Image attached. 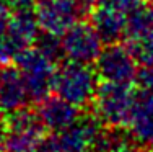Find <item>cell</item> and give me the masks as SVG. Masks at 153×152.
Segmentation results:
<instances>
[{
    "label": "cell",
    "instance_id": "1",
    "mask_svg": "<svg viewBox=\"0 0 153 152\" xmlns=\"http://www.w3.org/2000/svg\"><path fill=\"white\" fill-rule=\"evenodd\" d=\"M98 82L100 77L90 64L67 61L56 70L54 93L78 108H86L93 103L94 93L100 85Z\"/></svg>",
    "mask_w": 153,
    "mask_h": 152
},
{
    "label": "cell",
    "instance_id": "2",
    "mask_svg": "<svg viewBox=\"0 0 153 152\" xmlns=\"http://www.w3.org/2000/svg\"><path fill=\"white\" fill-rule=\"evenodd\" d=\"M41 33L33 0H12V18L7 30L0 34V48L7 59H16L34 44Z\"/></svg>",
    "mask_w": 153,
    "mask_h": 152
},
{
    "label": "cell",
    "instance_id": "3",
    "mask_svg": "<svg viewBox=\"0 0 153 152\" xmlns=\"http://www.w3.org/2000/svg\"><path fill=\"white\" fill-rule=\"evenodd\" d=\"M135 92L130 84L103 82L93 98V113L104 126H124L129 123L135 105Z\"/></svg>",
    "mask_w": 153,
    "mask_h": 152
},
{
    "label": "cell",
    "instance_id": "4",
    "mask_svg": "<svg viewBox=\"0 0 153 152\" xmlns=\"http://www.w3.org/2000/svg\"><path fill=\"white\" fill-rule=\"evenodd\" d=\"M5 149L8 152H38L46 139V126L38 111L21 108L5 116Z\"/></svg>",
    "mask_w": 153,
    "mask_h": 152
},
{
    "label": "cell",
    "instance_id": "5",
    "mask_svg": "<svg viewBox=\"0 0 153 152\" xmlns=\"http://www.w3.org/2000/svg\"><path fill=\"white\" fill-rule=\"evenodd\" d=\"M56 61L49 59L39 49L30 48L16 57V67L20 69L31 95V101H42L54 92Z\"/></svg>",
    "mask_w": 153,
    "mask_h": 152
},
{
    "label": "cell",
    "instance_id": "6",
    "mask_svg": "<svg viewBox=\"0 0 153 152\" xmlns=\"http://www.w3.org/2000/svg\"><path fill=\"white\" fill-rule=\"evenodd\" d=\"M104 124L96 115H80L78 119L67 128L52 133L46 142L57 152H94V146Z\"/></svg>",
    "mask_w": 153,
    "mask_h": 152
},
{
    "label": "cell",
    "instance_id": "7",
    "mask_svg": "<svg viewBox=\"0 0 153 152\" xmlns=\"http://www.w3.org/2000/svg\"><path fill=\"white\" fill-rule=\"evenodd\" d=\"M94 70L100 80L103 82L134 84L138 64L127 46L114 43V44H104L94 62Z\"/></svg>",
    "mask_w": 153,
    "mask_h": 152
},
{
    "label": "cell",
    "instance_id": "8",
    "mask_svg": "<svg viewBox=\"0 0 153 152\" xmlns=\"http://www.w3.org/2000/svg\"><path fill=\"white\" fill-rule=\"evenodd\" d=\"M60 38L64 59L82 64L96 62L104 44L96 30L93 28V25L86 21H76Z\"/></svg>",
    "mask_w": 153,
    "mask_h": 152
},
{
    "label": "cell",
    "instance_id": "9",
    "mask_svg": "<svg viewBox=\"0 0 153 152\" xmlns=\"http://www.w3.org/2000/svg\"><path fill=\"white\" fill-rule=\"evenodd\" d=\"M34 10L41 31L62 36L82 18L74 0H34Z\"/></svg>",
    "mask_w": 153,
    "mask_h": 152
},
{
    "label": "cell",
    "instance_id": "10",
    "mask_svg": "<svg viewBox=\"0 0 153 152\" xmlns=\"http://www.w3.org/2000/svg\"><path fill=\"white\" fill-rule=\"evenodd\" d=\"M31 101L25 79L18 67H3L0 70V113L12 115L15 111L26 108Z\"/></svg>",
    "mask_w": 153,
    "mask_h": 152
},
{
    "label": "cell",
    "instance_id": "11",
    "mask_svg": "<svg viewBox=\"0 0 153 152\" xmlns=\"http://www.w3.org/2000/svg\"><path fill=\"white\" fill-rule=\"evenodd\" d=\"M129 129L137 144L147 149L153 147V92H140L129 118Z\"/></svg>",
    "mask_w": 153,
    "mask_h": 152
},
{
    "label": "cell",
    "instance_id": "12",
    "mask_svg": "<svg viewBox=\"0 0 153 152\" xmlns=\"http://www.w3.org/2000/svg\"><path fill=\"white\" fill-rule=\"evenodd\" d=\"M38 113L41 116L47 131L57 133L60 129L67 128L74 121L78 119L80 113L78 106L72 105L70 101L60 98L59 95H49L47 98L39 101Z\"/></svg>",
    "mask_w": 153,
    "mask_h": 152
},
{
    "label": "cell",
    "instance_id": "13",
    "mask_svg": "<svg viewBox=\"0 0 153 152\" xmlns=\"http://www.w3.org/2000/svg\"><path fill=\"white\" fill-rule=\"evenodd\" d=\"M91 25L100 34L104 44H114L126 38L127 31V15L119 10L109 8L104 5H98L90 13Z\"/></svg>",
    "mask_w": 153,
    "mask_h": 152
},
{
    "label": "cell",
    "instance_id": "14",
    "mask_svg": "<svg viewBox=\"0 0 153 152\" xmlns=\"http://www.w3.org/2000/svg\"><path fill=\"white\" fill-rule=\"evenodd\" d=\"M135 137L124 126H104L94 146V152H132L135 151Z\"/></svg>",
    "mask_w": 153,
    "mask_h": 152
},
{
    "label": "cell",
    "instance_id": "15",
    "mask_svg": "<svg viewBox=\"0 0 153 152\" xmlns=\"http://www.w3.org/2000/svg\"><path fill=\"white\" fill-rule=\"evenodd\" d=\"M152 31H153V5L143 2L142 5H138L137 8L127 13L126 39L142 36L145 33H152Z\"/></svg>",
    "mask_w": 153,
    "mask_h": 152
},
{
    "label": "cell",
    "instance_id": "16",
    "mask_svg": "<svg viewBox=\"0 0 153 152\" xmlns=\"http://www.w3.org/2000/svg\"><path fill=\"white\" fill-rule=\"evenodd\" d=\"M127 48L138 66L153 67V31L135 38H127Z\"/></svg>",
    "mask_w": 153,
    "mask_h": 152
},
{
    "label": "cell",
    "instance_id": "17",
    "mask_svg": "<svg viewBox=\"0 0 153 152\" xmlns=\"http://www.w3.org/2000/svg\"><path fill=\"white\" fill-rule=\"evenodd\" d=\"M34 48L39 49L42 54H46L49 59L59 61L64 57V51H62V38L52 33H46L41 31L38 34V38L34 39Z\"/></svg>",
    "mask_w": 153,
    "mask_h": 152
},
{
    "label": "cell",
    "instance_id": "18",
    "mask_svg": "<svg viewBox=\"0 0 153 152\" xmlns=\"http://www.w3.org/2000/svg\"><path fill=\"white\" fill-rule=\"evenodd\" d=\"M134 84L140 92H153V67L140 66L134 79Z\"/></svg>",
    "mask_w": 153,
    "mask_h": 152
},
{
    "label": "cell",
    "instance_id": "19",
    "mask_svg": "<svg viewBox=\"0 0 153 152\" xmlns=\"http://www.w3.org/2000/svg\"><path fill=\"white\" fill-rule=\"evenodd\" d=\"M145 0H100V5L109 7V8L119 10L122 13H129L132 12L134 8H137L138 5H142Z\"/></svg>",
    "mask_w": 153,
    "mask_h": 152
},
{
    "label": "cell",
    "instance_id": "20",
    "mask_svg": "<svg viewBox=\"0 0 153 152\" xmlns=\"http://www.w3.org/2000/svg\"><path fill=\"white\" fill-rule=\"evenodd\" d=\"M74 2L78 7V10L82 12V15H90L100 5V0H74Z\"/></svg>",
    "mask_w": 153,
    "mask_h": 152
},
{
    "label": "cell",
    "instance_id": "21",
    "mask_svg": "<svg viewBox=\"0 0 153 152\" xmlns=\"http://www.w3.org/2000/svg\"><path fill=\"white\" fill-rule=\"evenodd\" d=\"M5 149V123L0 121V152Z\"/></svg>",
    "mask_w": 153,
    "mask_h": 152
},
{
    "label": "cell",
    "instance_id": "22",
    "mask_svg": "<svg viewBox=\"0 0 153 152\" xmlns=\"http://www.w3.org/2000/svg\"><path fill=\"white\" fill-rule=\"evenodd\" d=\"M38 152H57L56 149H54L52 146H49V144L46 142V139L42 141V144H41V147L38 149Z\"/></svg>",
    "mask_w": 153,
    "mask_h": 152
},
{
    "label": "cell",
    "instance_id": "23",
    "mask_svg": "<svg viewBox=\"0 0 153 152\" xmlns=\"http://www.w3.org/2000/svg\"><path fill=\"white\" fill-rule=\"evenodd\" d=\"M7 61H8V59H7V56H5V54H3V51H2V48H0V64L7 62Z\"/></svg>",
    "mask_w": 153,
    "mask_h": 152
},
{
    "label": "cell",
    "instance_id": "24",
    "mask_svg": "<svg viewBox=\"0 0 153 152\" xmlns=\"http://www.w3.org/2000/svg\"><path fill=\"white\" fill-rule=\"evenodd\" d=\"M132 152H148V151H132Z\"/></svg>",
    "mask_w": 153,
    "mask_h": 152
}]
</instances>
